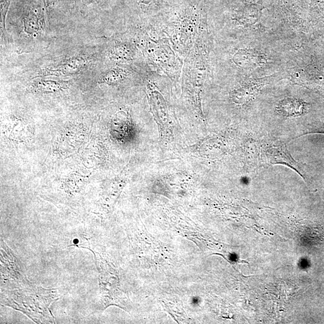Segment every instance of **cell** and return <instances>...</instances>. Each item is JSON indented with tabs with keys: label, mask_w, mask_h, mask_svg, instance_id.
<instances>
[{
	"label": "cell",
	"mask_w": 324,
	"mask_h": 324,
	"mask_svg": "<svg viewBox=\"0 0 324 324\" xmlns=\"http://www.w3.org/2000/svg\"><path fill=\"white\" fill-rule=\"evenodd\" d=\"M43 13L40 7H34L24 19V30L29 34H35L42 30L43 26Z\"/></svg>",
	"instance_id": "7c38bea8"
},
{
	"label": "cell",
	"mask_w": 324,
	"mask_h": 324,
	"mask_svg": "<svg viewBox=\"0 0 324 324\" xmlns=\"http://www.w3.org/2000/svg\"><path fill=\"white\" fill-rule=\"evenodd\" d=\"M96 1H98V0H83L84 4L86 5H90Z\"/></svg>",
	"instance_id": "d6986e66"
},
{
	"label": "cell",
	"mask_w": 324,
	"mask_h": 324,
	"mask_svg": "<svg viewBox=\"0 0 324 324\" xmlns=\"http://www.w3.org/2000/svg\"><path fill=\"white\" fill-rule=\"evenodd\" d=\"M132 72L125 67L116 66L106 70L99 78V83L108 85H115L122 83L131 75Z\"/></svg>",
	"instance_id": "8fae6325"
},
{
	"label": "cell",
	"mask_w": 324,
	"mask_h": 324,
	"mask_svg": "<svg viewBox=\"0 0 324 324\" xmlns=\"http://www.w3.org/2000/svg\"><path fill=\"white\" fill-rule=\"evenodd\" d=\"M210 37L206 18L203 21L195 44L184 60L182 83L195 108L201 113V93L210 76Z\"/></svg>",
	"instance_id": "3957f363"
},
{
	"label": "cell",
	"mask_w": 324,
	"mask_h": 324,
	"mask_svg": "<svg viewBox=\"0 0 324 324\" xmlns=\"http://www.w3.org/2000/svg\"><path fill=\"white\" fill-rule=\"evenodd\" d=\"M137 41L146 63L153 72L173 79L181 76L184 60L175 51L157 25L149 24L144 26Z\"/></svg>",
	"instance_id": "6da1fadb"
},
{
	"label": "cell",
	"mask_w": 324,
	"mask_h": 324,
	"mask_svg": "<svg viewBox=\"0 0 324 324\" xmlns=\"http://www.w3.org/2000/svg\"><path fill=\"white\" fill-rule=\"evenodd\" d=\"M94 254L99 272L100 303L103 310L111 305L122 308V291L120 289L118 273L99 253L89 249Z\"/></svg>",
	"instance_id": "5b68a950"
},
{
	"label": "cell",
	"mask_w": 324,
	"mask_h": 324,
	"mask_svg": "<svg viewBox=\"0 0 324 324\" xmlns=\"http://www.w3.org/2000/svg\"><path fill=\"white\" fill-rule=\"evenodd\" d=\"M260 165H273L283 164L293 168L305 179L303 169L291 156L285 144L282 142L274 141L263 143L261 149Z\"/></svg>",
	"instance_id": "52a82bcc"
},
{
	"label": "cell",
	"mask_w": 324,
	"mask_h": 324,
	"mask_svg": "<svg viewBox=\"0 0 324 324\" xmlns=\"http://www.w3.org/2000/svg\"><path fill=\"white\" fill-rule=\"evenodd\" d=\"M262 60L254 52L247 49L238 50L233 58L235 65L241 69L258 66Z\"/></svg>",
	"instance_id": "4fadbf2b"
},
{
	"label": "cell",
	"mask_w": 324,
	"mask_h": 324,
	"mask_svg": "<svg viewBox=\"0 0 324 324\" xmlns=\"http://www.w3.org/2000/svg\"><path fill=\"white\" fill-rule=\"evenodd\" d=\"M265 80L259 81L258 83L247 84L236 89L231 93L233 101L237 104L243 105L250 102L258 94L265 84Z\"/></svg>",
	"instance_id": "30bf717a"
},
{
	"label": "cell",
	"mask_w": 324,
	"mask_h": 324,
	"mask_svg": "<svg viewBox=\"0 0 324 324\" xmlns=\"http://www.w3.org/2000/svg\"><path fill=\"white\" fill-rule=\"evenodd\" d=\"M305 103L297 99L288 98L279 103L278 111L284 116H298L306 111Z\"/></svg>",
	"instance_id": "5bb4252c"
},
{
	"label": "cell",
	"mask_w": 324,
	"mask_h": 324,
	"mask_svg": "<svg viewBox=\"0 0 324 324\" xmlns=\"http://www.w3.org/2000/svg\"><path fill=\"white\" fill-rule=\"evenodd\" d=\"M137 44L127 41H117L112 43L108 51V58L117 64H129L139 58L141 51Z\"/></svg>",
	"instance_id": "ba28073f"
},
{
	"label": "cell",
	"mask_w": 324,
	"mask_h": 324,
	"mask_svg": "<svg viewBox=\"0 0 324 324\" xmlns=\"http://www.w3.org/2000/svg\"><path fill=\"white\" fill-rule=\"evenodd\" d=\"M67 88L66 83L52 80H40L31 85L32 90L41 93H54Z\"/></svg>",
	"instance_id": "9a60e30c"
},
{
	"label": "cell",
	"mask_w": 324,
	"mask_h": 324,
	"mask_svg": "<svg viewBox=\"0 0 324 324\" xmlns=\"http://www.w3.org/2000/svg\"><path fill=\"white\" fill-rule=\"evenodd\" d=\"M60 294L55 288L48 289L33 283L16 290H1V304L23 313L35 323H55L51 311Z\"/></svg>",
	"instance_id": "7a4b0ae2"
},
{
	"label": "cell",
	"mask_w": 324,
	"mask_h": 324,
	"mask_svg": "<svg viewBox=\"0 0 324 324\" xmlns=\"http://www.w3.org/2000/svg\"><path fill=\"white\" fill-rule=\"evenodd\" d=\"M45 5L46 7L49 8V6H51L53 2H54L55 0H44Z\"/></svg>",
	"instance_id": "ac0fdd59"
},
{
	"label": "cell",
	"mask_w": 324,
	"mask_h": 324,
	"mask_svg": "<svg viewBox=\"0 0 324 324\" xmlns=\"http://www.w3.org/2000/svg\"><path fill=\"white\" fill-rule=\"evenodd\" d=\"M90 63V60L86 56H77L65 60L59 65L48 67L39 74L40 77L67 76L81 72Z\"/></svg>",
	"instance_id": "9c48e42d"
},
{
	"label": "cell",
	"mask_w": 324,
	"mask_h": 324,
	"mask_svg": "<svg viewBox=\"0 0 324 324\" xmlns=\"http://www.w3.org/2000/svg\"><path fill=\"white\" fill-rule=\"evenodd\" d=\"M137 2L139 5L142 6V8L147 10V12L158 9V0H137Z\"/></svg>",
	"instance_id": "e0dca14e"
},
{
	"label": "cell",
	"mask_w": 324,
	"mask_h": 324,
	"mask_svg": "<svg viewBox=\"0 0 324 324\" xmlns=\"http://www.w3.org/2000/svg\"><path fill=\"white\" fill-rule=\"evenodd\" d=\"M1 290H16L31 285L23 263L1 238Z\"/></svg>",
	"instance_id": "8992f818"
},
{
	"label": "cell",
	"mask_w": 324,
	"mask_h": 324,
	"mask_svg": "<svg viewBox=\"0 0 324 324\" xmlns=\"http://www.w3.org/2000/svg\"><path fill=\"white\" fill-rule=\"evenodd\" d=\"M10 2H11V0H2L1 1V5H0V7H1L0 8L1 9V24H0V26H1L2 37L6 33V17L8 12Z\"/></svg>",
	"instance_id": "2e32d148"
},
{
	"label": "cell",
	"mask_w": 324,
	"mask_h": 324,
	"mask_svg": "<svg viewBox=\"0 0 324 324\" xmlns=\"http://www.w3.org/2000/svg\"><path fill=\"white\" fill-rule=\"evenodd\" d=\"M205 18L195 6L174 15L158 27L168 39L175 51L184 60L195 44L203 21Z\"/></svg>",
	"instance_id": "277c9868"
}]
</instances>
